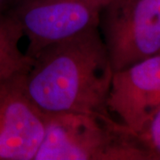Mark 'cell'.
I'll list each match as a JSON object with an SVG mask.
<instances>
[{"label": "cell", "instance_id": "obj_5", "mask_svg": "<svg viewBox=\"0 0 160 160\" xmlns=\"http://www.w3.org/2000/svg\"><path fill=\"white\" fill-rule=\"evenodd\" d=\"M25 73L0 82V160H34L46 133V115L25 86Z\"/></svg>", "mask_w": 160, "mask_h": 160}, {"label": "cell", "instance_id": "obj_8", "mask_svg": "<svg viewBox=\"0 0 160 160\" xmlns=\"http://www.w3.org/2000/svg\"><path fill=\"white\" fill-rule=\"evenodd\" d=\"M137 135L154 160H160V109L149 118Z\"/></svg>", "mask_w": 160, "mask_h": 160}, {"label": "cell", "instance_id": "obj_10", "mask_svg": "<svg viewBox=\"0 0 160 160\" xmlns=\"http://www.w3.org/2000/svg\"><path fill=\"white\" fill-rule=\"evenodd\" d=\"M126 1H128V0H111V2H126Z\"/></svg>", "mask_w": 160, "mask_h": 160}, {"label": "cell", "instance_id": "obj_3", "mask_svg": "<svg viewBox=\"0 0 160 160\" xmlns=\"http://www.w3.org/2000/svg\"><path fill=\"white\" fill-rule=\"evenodd\" d=\"M111 0H16L6 12L27 38L26 53L34 59L46 47L100 27Z\"/></svg>", "mask_w": 160, "mask_h": 160}, {"label": "cell", "instance_id": "obj_7", "mask_svg": "<svg viewBox=\"0 0 160 160\" xmlns=\"http://www.w3.org/2000/svg\"><path fill=\"white\" fill-rule=\"evenodd\" d=\"M22 37V30L14 18L7 12L0 14V82L28 72L33 63V59L20 49Z\"/></svg>", "mask_w": 160, "mask_h": 160}, {"label": "cell", "instance_id": "obj_9", "mask_svg": "<svg viewBox=\"0 0 160 160\" xmlns=\"http://www.w3.org/2000/svg\"><path fill=\"white\" fill-rule=\"evenodd\" d=\"M11 0H0V14L5 13L10 6Z\"/></svg>", "mask_w": 160, "mask_h": 160}, {"label": "cell", "instance_id": "obj_1", "mask_svg": "<svg viewBox=\"0 0 160 160\" xmlns=\"http://www.w3.org/2000/svg\"><path fill=\"white\" fill-rule=\"evenodd\" d=\"M114 73L97 27L43 49L25 75V86L45 115H110Z\"/></svg>", "mask_w": 160, "mask_h": 160}, {"label": "cell", "instance_id": "obj_4", "mask_svg": "<svg viewBox=\"0 0 160 160\" xmlns=\"http://www.w3.org/2000/svg\"><path fill=\"white\" fill-rule=\"evenodd\" d=\"M100 30L115 73L160 54V0L110 2Z\"/></svg>", "mask_w": 160, "mask_h": 160}, {"label": "cell", "instance_id": "obj_6", "mask_svg": "<svg viewBox=\"0 0 160 160\" xmlns=\"http://www.w3.org/2000/svg\"><path fill=\"white\" fill-rule=\"evenodd\" d=\"M109 109L137 134L160 109V54L114 73Z\"/></svg>", "mask_w": 160, "mask_h": 160}, {"label": "cell", "instance_id": "obj_2", "mask_svg": "<svg viewBox=\"0 0 160 160\" xmlns=\"http://www.w3.org/2000/svg\"><path fill=\"white\" fill-rule=\"evenodd\" d=\"M34 160H154L138 135L111 115H46V133Z\"/></svg>", "mask_w": 160, "mask_h": 160}, {"label": "cell", "instance_id": "obj_11", "mask_svg": "<svg viewBox=\"0 0 160 160\" xmlns=\"http://www.w3.org/2000/svg\"><path fill=\"white\" fill-rule=\"evenodd\" d=\"M14 1H16V0H11V2H10V6H11L12 4V3H13ZM10 6H9V7H10Z\"/></svg>", "mask_w": 160, "mask_h": 160}]
</instances>
